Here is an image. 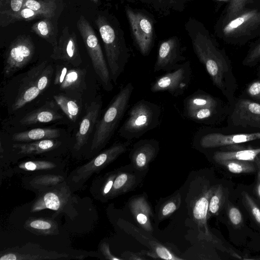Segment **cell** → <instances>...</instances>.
<instances>
[{"label": "cell", "instance_id": "cell-1", "mask_svg": "<svg viewBox=\"0 0 260 260\" xmlns=\"http://www.w3.org/2000/svg\"><path fill=\"white\" fill-rule=\"evenodd\" d=\"M192 47L204 65L212 83L228 99L230 107L236 99L237 88L231 60L223 49L219 48L206 30H198L191 35Z\"/></svg>", "mask_w": 260, "mask_h": 260}, {"label": "cell", "instance_id": "cell-2", "mask_svg": "<svg viewBox=\"0 0 260 260\" xmlns=\"http://www.w3.org/2000/svg\"><path fill=\"white\" fill-rule=\"evenodd\" d=\"M215 32L225 43L243 45L260 38V0L246 6L232 18L219 20Z\"/></svg>", "mask_w": 260, "mask_h": 260}, {"label": "cell", "instance_id": "cell-3", "mask_svg": "<svg viewBox=\"0 0 260 260\" xmlns=\"http://www.w3.org/2000/svg\"><path fill=\"white\" fill-rule=\"evenodd\" d=\"M133 90V83H127L113 98L102 117L96 124L91 150L102 148L112 137L128 107Z\"/></svg>", "mask_w": 260, "mask_h": 260}, {"label": "cell", "instance_id": "cell-4", "mask_svg": "<svg viewBox=\"0 0 260 260\" xmlns=\"http://www.w3.org/2000/svg\"><path fill=\"white\" fill-rule=\"evenodd\" d=\"M95 22L103 42L111 80L116 84L129 58V49L123 36L119 35L105 17L99 16Z\"/></svg>", "mask_w": 260, "mask_h": 260}, {"label": "cell", "instance_id": "cell-5", "mask_svg": "<svg viewBox=\"0 0 260 260\" xmlns=\"http://www.w3.org/2000/svg\"><path fill=\"white\" fill-rule=\"evenodd\" d=\"M183 115L187 119L206 125L220 122L225 116V106L219 99L198 90L183 101Z\"/></svg>", "mask_w": 260, "mask_h": 260}, {"label": "cell", "instance_id": "cell-6", "mask_svg": "<svg viewBox=\"0 0 260 260\" xmlns=\"http://www.w3.org/2000/svg\"><path fill=\"white\" fill-rule=\"evenodd\" d=\"M161 114L158 105L144 99L139 100L129 109L128 116L119 129V135L127 140L139 138L158 126Z\"/></svg>", "mask_w": 260, "mask_h": 260}, {"label": "cell", "instance_id": "cell-7", "mask_svg": "<svg viewBox=\"0 0 260 260\" xmlns=\"http://www.w3.org/2000/svg\"><path fill=\"white\" fill-rule=\"evenodd\" d=\"M258 140H260V129L226 134L219 128L203 127L194 134L193 143L199 148L211 149L224 148Z\"/></svg>", "mask_w": 260, "mask_h": 260}, {"label": "cell", "instance_id": "cell-8", "mask_svg": "<svg viewBox=\"0 0 260 260\" xmlns=\"http://www.w3.org/2000/svg\"><path fill=\"white\" fill-rule=\"evenodd\" d=\"M77 25L95 74L103 88L111 91L113 86L110 71L94 31L83 16H80Z\"/></svg>", "mask_w": 260, "mask_h": 260}, {"label": "cell", "instance_id": "cell-9", "mask_svg": "<svg viewBox=\"0 0 260 260\" xmlns=\"http://www.w3.org/2000/svg\"><path fill=\"white\" fill-rule=\"evenodd\" d=\"M191 73L190 62L187 60L157 77L151 84L150 90L152 92L167 91L173 96H180L189 85Z\"/></svg>", "mask_w": 260, "mask_h": 260}, {"label": "cell", "instance_id": "cell-10", "mask_svg": "<svg viewBox=\"0 0 260 260\" xmlns=\"http://www.w3.org/2000/svg\"><path fill=\"white\" fill-rule=\"evenodd\" d=\"M229 126L260 129V103L246 98L235 100L230 107Z\"/></svg>", "mask_w": 260, "mask_h": 260}, {"label": "cell", "instance_id": "cell-11", "mask_svg": "<svg viewBox=\"0 0 260 260\" xmlns=\"http://www.w3.org/2000/svg\"><path fill=\"white\" fill-rule=\"evenodd\" d=\"M34 44L29 36H19L9 46L6 53L3 74L7 77L24 67L32 59Z\"/></svg>", "mask_w": 260, "mask_h": 260}, {"label": "cell", "instance_id": "cell-12", "mask_svg": "<svg viewBox=\"0 0 260 260\" xmlns=\"http://www.w3.org/2000/svg\"><path fill=\"white\" fill-rule=\"evenodd\" d=\"M126 14L135 43L143 56L149 54L153 45L152 21L144 13L126 7Z\"/></svg>", "mask_w": 260, "mask_h": 260}, {"label": "cell", "instance_id": "cell-13", "mask_svg": "<svg viewBox=\"0 0 260 260\" xmlns=\"http://www.w3.org/2000/svg\"><path fill=\"white\" fill-rule=\"evenodd\" d=\"M70 255L45 249L35 243L9 248L1 251L0 260H43L67 259Z\"/></svg>", "mask_w": 260, "mask_h": 260}, {"label": "cell", "instance_id": "cell-14", "mask_svg": "<svg viewBox=\"0 0 260 260\" xmlns=\"http://www.w3.org/2000/svg\"><path fill=\"white\" fill-rule=\"evenodd\" d=\"M46 188L37 197L31 206L30 212H37L50 209L60 213L71 199L70 188L61 183Z\"/></svg>", "mask_w": 260, "mask_h": 260}, {"label": "cell", "instance_id": "cell-15", "mask_svg": "<svg viewBox=\"0 0 260 260\" xmlns=\"http://www.w3.org/2000/svg\"><path fill=\"white\" fill-rule=\"evenodd\" d=\"M125 143L116 144L104 150L87 163L78 168L72 177L75 183L85 181L98 172L126 150Z\"/></svg>", "mask_w": 260, "mask_h": 260}, {"label": "cell", "instance_id": "cell-16", "mask_svg": "<svg viewBox=\"0 0 260 260\" xmlns=\"http://www.w3.org/2000/svg\"><path fill=\"white\" fill-rule=\"evenodd\" d=\"M180 44L176 37L162 42L158 49L153 71H172L176 69L182 61L185 60L181 52Z\"/></svg>", "mask_w": 260, "mask_h": 260}, {"label": "cell", "instance_id": "cell-17", "mask_svg": "<svg viewBox=\"0 0 260 260\" xmlns=\"http://www.w3.org/2000/svg\"><path fill=\"white\" fill-rule=\"evenodd\" d=\"M50 57L55 60L66 61L74 67H79L82 61L75 34L64 29L58 42L53 47Z\"/></svg>", "mask_w": 260, "mask_h": 260}, {"label": "cell", "instance_id": "cell-18", "mask_svg": "<svg viewBox=\"0 0 260 260\" xmlns=\"http://www.w3.org/2000/svg\"><path fill=\"white\" fill-rule=\"evenodd\" d=\"M86 73L85 69L58 65L56 67L54 84L61 90H79L85 86Z\"/></svg>", "mask_w": 260, "mask_h": 260}, {"label": "cell", "instance_id": "cell-19", "mask_svg": "<svg viewBox=\"0 0 260 260\" xmlns=\"http://www.w3.org/2000/svg\"><path fill=\"white\" fill-rule=\"evenodd\" d=\"M102 106L101 98L92 102L88 106L86 112L80 122L76 134L74 149L79 150L87 142L89 136L98 122V118Z\"/></svg>", "mask_w": 260, "mask_h": 260}, {"label": "cell", "instance_id": "cell-20", "mask_svg": "<svg viewBox=\"0 0 260 260\" xmlns=\"http://www.w3.org/2000/svg\"><path fill=\"white\" fill-rule=\"evenodd\" d=\"M146 7L162 15L183 11L189 0H125Z\"/></svg>", "mask_w": 260, "mask_h": 260}, {"label": "cell", "instance_id": "cell-21", "mask_svg": "<svg viewBox=\"0 0 260 260\" xmlns=\"http://www.w3.org/2000/svg\"><path fill=\"white\" fill-rule=\"evenodd\" d=\"M24 228L37 235L52 236L59 233L57 222L48 218L30 217L25 222Z\"/></svg>", "mask_w": 260, "mask_h": 260}, {"label": "cell", "instance_id": "cell-22", "mask_svg": "<svg viewBox=\"0 0 260 260\" xmlns=\"http://www.w3.org/2000/svg\"><path fill=\"white\" fill-rule=\"evenodd\" d=\"M22 82L12 106L13 111L18 110L33 101L41 93L36 83L26 75Z\"/></svg>", "mask_w": 260, "mask_h": 260}, {"label": "cell", "instance_id": "cell-23", "mask_svg": "<svg viewBox=\"0 0 260 260\" xmlns=\"http://www.w3.org/2000/svg\"><path fill=\"white\" fill-rule=\"evenodd\" d=\"M158 142L154 139L141 140L135 145L133 157L137 166L143 167L157 151Z\"/></svg>", "mask_w": 260, "mask_h": 260}, {"label": "cell", "instance_id": "cell-24", "mask_svg": "<svg viewBox=\"0 0 260 260\" xmlns=\"http://www.w3.org/2000/svg\"><path fill=\"white\" fill-rule=\"evenodd\" d=\"M60 144V142L50 139L28 143L14 144L13 147L18 150V153L21 154H38L51 151L58 147Z\"/></svg>", "mask_w": 260, "mask_h": 260}, {"label": "cell", "instance_id": "cell-25", "mask_svg": "<svg viewBox=\"0 0 260 260\" xmlns=\"http://www.w3.org/2000/svg\"><path fill=\"white\" fill-rule=\"evenodd\" d=\"M62 118L58 112L44 106L26 114L20 119L19 123L22 125L48 123Z\"/></svg>", "mask_w": 260, "mask_h": 260}, {"label": "cell", "instance_id": "cell-26", "mask_svg": "<svg viewBox=\"0 0 260 260\" xmlns=\"http://www.w3.org/2000/svg\"><path fill=\"white\" fill-rule=\"evenodd\" d=\"M260 153V147H244L236 150L217 151L213 153V158L217 162L224 160H241L254 161Z\"/></svg>", "mask_w": 260, "mask_h": 260}, {"label": "cell", "instance_id": "cell-27", "mask_svg": "<svg viewBox=\"0 0 260 260\" xmlns=\"http://www.w3.org/2000/svg\"><path fill=\"white\" fill-rule=\"evenodd\" d=\"M57 129L37 128L29 131L15 133L12 140L17 142H30L44 139H56L60 136Z\"/></svg>", "mask_w": 260, "mask_h": 260}, {"label": "cell", "instance_id": "cell-28", "mask_svg": "<svg viewBox=\"0 0 260 260\" xmlns=\"http://www.w3.org/2000/svg\"><path fill=\"white\" fill-rule=\"evenodd\" d=\"M53 73L52 66L47 64V61H44L32 68L26 75L36 83L38 89L42 92L49 86Z\"/></svg>", "mask_w": 260, "mask_h": 260}, {"label": "cell", "instance_id": "cell-29", "mask_svg": "<svg viewBox=\"0 0 260 260\" xmlns=\"http://www.w3.org/2000/svg\"><path fill=\"white\" fill-rule=\"evenodd\" d=\"M215 188H211L196 202L193 209V217L205 229L207 236L211 237L207 226L208 207L210 199Z\"/></svg>", "mask_w": 260, "mask_h": 260}, {"label": "cell", "instance_id": "cell-30", "mask_svg": "<svg viewBox=\"0 0 260 260\" xmlns=\"http://www.w3.org/2000/svg\"><path fill=\"white\" fill-rule=\"evenodd\" d=\"M235 174L250 173L257 171L255 161L241 160H224L217 162Z\"/></svg>", "mask_w": 260, "mask_h": 260}, {"label": "cell", "instance_id": "cell-31", "mask_svg": "<svg viewBox=\"0 0 260 260\" xmlns=\"http://www.w3.org/2000/svg\"><path fill=\"white\" fill-rule=\"evenodd\" d=\"M53 98L68 118L76 121L80 113V107L73 100L62 94L55 95Z\"/></svg>", "mask_w": 260, "mask_h": 260}, {"label": "cell", "instance_id": "cell-32", "mask_svg": "<svg viewBox=\"0 0 260 260\" xmlns=\"http://www.w3.org/2000/svg\"><path fill=\"white\" fill-rule=\"evenodd\" d=\"M23 7L41 12L50 18L54 15L56 5L50 0H24Z\"/></svg>", "mask_w": 260, "mask_h": 260}, {"label": "cell", "instance_id": "cell-33", "mask_svg": "<svg viewBox=\"0 0 260 260\" xmlns=\"http://www.w3.org/2000/svg\"><path fill=\"white\" fill-rule=\"evenodd\" d=\"M64 179V177L60 175L45 174L33 178L29 184L34 188L46 189L58 185Z\"/></svg>", "mask_w": 260, "mask_h": 260}, {"label": "cell", "instance_id": "cell-34", "mask_svg": "<svg viewBox=\"0 0 260 260\" xmlns=\"http://www.w3.org/2000/svg\"><path fill=\"white\" fill-rule=\"evenodd\" d=\"M256 0H230L219 20H228L240 12L246 6Z\"/></svg>", "mask_w": 260, "mask_h": 260}, {"label": "cell", "instance_id": "cell-35", "mask_svg": "<svg viewBox=\"0 0 260 260\" xmlns=\"http://www.w3.org/2000/svg\"><path fill=\"white\" fill-rule=\"evenodd\" d=\"M242 64L249 67H253L258 64L260 65V38L250 44ZM259 67L258 73L260 74V66Z\"/></svg>", "mask_w": 260, "mask_h": 260}, {"label": "cell", "instance_id": "cell-36", "mask_svg": "<svg viewBox=\"0 0 260 260\" xmlns=\"http://www.w3.org/2000/svg\"><path fill=\"white\" fill-rule=\"evenodd\" d=\"M224 196L223 188L221 185L215 188L209 203L208 216L218 214L222 205L224 201Z\"/></svg>", "mask_w": 260, "mask_h": 260}, {"label": "cell", "instance_id": "cell-37", "mask_svg": "<svg viewBox=\"0 0 260 260\" xmlns=\"http://www.w3.org/2000/svg\"><path fill=\"white\" fill-rule=\"evenodd\" d=\"M55 164L46 160H31L20 163L18 165L19 169L26 171L51 170L55 168Z\"/></svg>", "mask_w": 260, "mask_h": 260}, {"label": "cell", "instance_id": "cell-38", "mask_svg": "<svg viewBox=\"0 0 260 260\" xmlns=\"http://www.w3.org/2000/svg\"><path fill=\"white\" fill-rule=\"evenodd\" d=\"M32 29L40 37L47 40L53 45L51 40L53 28L49 20H43L35 23L32 27Z\"/></svg>", "mask_w": 260, "mask_h": 260}, {"label": "cell", "instance_id": "cell-39", "mask_svg": "<svg viewBox=\"0 0 260 260\" xmlns=\"http://www.w3.org/2000/svg\"><path fill=\"white\" fill-rule=\"evenodd\" d=\"M243 200L253 218L260 226V209L253 199L246 192H242Z\"/></svg>", "mask_w": 260, "mask_h": 260}, {"label": "cell", "instance_id": "cell-40", "mask_svg": "<svg viewBox=\"0 0 260 260\" xmlns=\"http://www.w3.org/2000/svg\"><path fill=\"white\" fill-rule=\"evenodd\" d=\"M8 16L11 18V20H17L22 19L30 20L40 16L46 17L42 13L27 8H24L18 13L9 15Z\"/></svg>", "mask_w": 260, "mask_h": 260}, {"label": "cell", "instance_id": "cell-41", "mask_svg": "<svg viewBox=\"0 0 260 260\" xmlns=\"http://www.w3.org/2000/svg\"><path fill=\"white\" fill-rule=\"evenodd\" d=\"M245 93L252 100L260 103V78L249 83L246 87Z\"/></svg>", "mask_w": 260, "mask_h": 260}, {"label": "cell", "instance_id": "cell-42", "mask_svg": "<svg viewBox=\"0 0 260 260\" xmlns=\"http://www.w3.org/2000/svg\"><path fill=\"white\" fill-rule=\"evenodd\" d=\"M228 215L231 223L236 227H239L243 223L242 215L238 208L233 205L230 206Z\"/></svg>", "mask_w": 260, "mask_h": 260}, {"label": "cell", "instance_id": "cell-43", "mask_svg": "<svg viewBox=\"0 0 260 260\" xmlns=\"http://www.w3.org/2000/svg\"><path fill=\"white\" fill-rule=\"evenodd\" d=\"M128 179V176L125 173L118 175L115 179L113 186L111 191L112 194L119 191L126 183Z\"/></svg>", "mask_w": 260, "mask_h": 260}, {"label": "cell", "instance_id": "cell-44", "mask_svg": "<svg viewBox=\"0 0 260 260\" xmlns=\"http://www.w3.org/2000/svg\"><path fill=\"white\" fill-rule=\"evenodd\" d=\"M157 255L161 258L165 259H180L173 255L166 248L162 246H158L156 248Z\"/></svg>", "mask_w": 260, "mask_h": 260}, {"label": "cell", "instance_id": "cell-45", "mask_svg": "<svg viewBox=\"0 0 260 260\" xmlns=\"http://www.w3.org/2000/svg\"><path fill=\"white\" fill-rule=\"evenodd\" d=\"M24 2V0H10L11 11L8 13V15L18 13L23 7Z\"/></svg>", "mask_w": 260, "mask_h": 260}, {"label": "cell", "instance_id": "cell-46", "mask_svg": "<svg viewBox=\"0 0 260 260\" xmlns=\"http://www.w3.org/2000/svg\"><path fill=\"white\" fill-rule=\"evenodd\" d=\"M115 179L114 175H111L108 178L102 188V193L103 196H106L111 192Z\"/></svg>", "mask_w": 260, "mask_h": 260}, {"label": "cell", "instance_id": "cell-47", "mask_svg": "<svg viewBox=\"0 0 260 260\" xmlns=\"http://www.w3.org/2000/svg\"><path fill=\"white\" fill-rule=\"evenodd\" d=\"M256 166H257V180L256 183L255 185V192L256 193L257 196L260 200V160L258 158V156H257L254 160Z\"/></svg>", "mask_w": 260, "mask_h": 260}, {"label": "cell", "instance_id": "cell-48", "mask_svg": "<svg viewBox=\"0 0 260 260\" xmlns=\"http://www.w3.org/2000/svg\"><path fill=\"white\" fill-rule=\"evenodd\" d=\"M101 250L102 253L107 259L117 260L121 259L120 258L115 257L111 253L109 245L106 243H104L102 244H101Z\"/></svg>", "mask_w": 260, "mask_h": 260}, {"label": "cell", "instance_id": "cell-49", "mask_svg": "<svg viewBox=\"0 0 260 260\" xmlns=\"http://www.w3.org/2000/svg\"><path fill=\"white\" fill-rule=\"evenodd\" d=\"M176 205L174 202H171L165 205L162 209V214L164 216H167L173 212L176 209Z\"/></svg>", "mask_w": 260, "mask_h": 260}, {"label": "cell", "instance_id": "cell-50", "mask_svg": "<svg viewBox=\"0 0 260 260\" xmlns=\"http://www.w3.org/2000/svg\"><path fill=\"white\" fill-rule=\"evenodd\" d=\"M142 210L141 212L137 213L136 215V219L139 224L143 226H147L148 220L146 213H143Z\"/></svg>", "mask_w": 260, "mask_h": 260}, {"label": "cell", "instance_id": "cell-51", "mask_svg": "<svg viewBox=\"0 0 260 260\" xmlns=\"http://www.w3.org/2000/svg\"><path fill=\"white\" fill-rule=\"evenodd\" d=\"M257 156H258V158H259V160H260V153L258 154V155H257Z\"/></svg>", "mask_w": 260, "mask_h": 260}, {"label": "cell", "instance_id": "cell-52", "mask_svg": "<svg viewBox=\"0 0 260 260\" xmlns=\"http://www.w3.org/2000/svg\"><path fill=\"white\" fill-rule=\"evenodd\" d=\"M93 1H94L95 2H96L98 0H93Z\"/></svg>", "mask_w": 260, "mask_h": 260}]
</instances>
